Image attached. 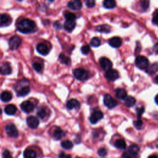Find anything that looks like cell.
Returning <instances> with one entry per match:
<instances>
[{
	"label": "cell",
	"instance_id": "22",
	"mask_svg": "<svg viewBox=\"0 0 158 158\" xmlns=\"http://www.w3.org/2000/svg\"><path fill=\"white\" fill-rule=\"evenodd\" d=\"M64 136V132L61 128L58 127L54 130V131L53 132V136L56 140H61Z\"/></svg>",
	"mask_w": 158,
	"mask_h": 158
},
{
	"label": "cell",
	"instance_id": "28",
	"mask_svg": "<svg viewBox=\"0 0 158 158\" xmlns=\"http://www.w3.org/2000/svg\"><path fill=\"white\" fill-rule=\"evenodd\" d=\"M114 146L117 148L120 149H125L127 147L126 143L123 139H119L116 140L114 143Z\"/></svg>",
	"mask_w": 158,
	"mask_h": 158
},
{
	"label": "cell",
	"instance_id": "45",
	"mask_svg": "<svg viewBox=\"0 0 158 158\" xmlns=\"http://www.w3.org/2000/svg\"><path fill=\"white\" fill-rule=\"evenodd\" d=\"M155 102H156V104L158 105V95H157L156 96V97H155Z\"/></svg>",
	"mask_w": 158,
	"mask_h": 158
},
{
	"label": "cell",
	"instance_id": "12",
	"mask_svg": "<svg viewBox=\"0 0 158 158\" xmlns=\"http://www.w3.org/2000/svg\"><path fill=\"white\" fill-rule=\"evenodd\" d=\"M102 118H103L102 113L100 111H96L90 117V122L93 124H95Z\"/></svg>",
	"mask_w": 158,
	"mask_h": 158
},
{
	"label": "cell",
	"instance_id": "13",
	"mask_svg": "<svg viewBox=\"0 0 158 158\" xmlns=\"http://www.w3.org/2000/svg\"><path fill=\"white\" fill-rule=\"evenodd\" d=\"M106 78L109 81H114L119 77V72L115 69H110L106 71L105 74Z\"/></svg>",
	"mask_w": 158,
	"mask_h": 158
},
{
	"label": "cell",
	"instance_id": "31",
	"mask_svg": "<svg viewBox=\"0 0 158 158\" xmlns=\"http://www.w3.org/2000/svg\"><path fill=\"white\" fill-rule=\"evenodd\" d=\"M103 6L107 9H113L115 7L116 3L113 0H106L103 2Z\"/></svg>",
	"mask_w": 158,
	"mask_h": 158
},
{
	"label": "cell",
	"instance_id": "5",
	"mask_svg": "<svg viewBox=\"0 0 158 158\" xmlns=\"http://www.w3.org/2000/svg\"><path fill=\"white\" fill-rule=\"evenodd\" d=\"M73 74L74 77L79 80H87L89 77L88 72L84 69H76L74 71Z\"/></svg>",
	"mask_w": 158,
	"mask_h": 158
},
{
	"label": "cell",
	"instance_id": "37",
	"mask_svg": "<svg viewBox=\"0 0 158 158\" xmlns=\"http://www.w3.org/2000/svg\"><path fill=\"white\" fill-rule=\"evenodd\" d=\"M136 112L137 114V116H138L139 119L140 118V117L142 115L143 113L145 112V107L143 106H141L139 107H137L136 109Z\"/></svg>",
	"mask_w": 158,
	"mask_h": 158
},
{
	"label": "cell",
	"instance_id": "7",
	"mask_svg": "<svg viewBox=\"0 0 158 158\" xmlns=\"http://www.w3.org/2000/svg\"><path fill=\"white\" fill-rule=\"evenodd\" d=\"M22 43V39L19 36H13L9 40V45L12 50L17 49Z\"/></svg>",
	"mask_w": 158,
	"mask_h": 158
},
{
	"label": "cell",
	"instance_id": "25",
	"mask_svg": "<svg viewBox=\"0 0 158 158\" xmlns=\"http://www.w3.org/2000/svg\"><path fill=\"white\" fill-rule=\"evenodd\" d=\"M158 71V65L156 63H154L148 66L147 69H146V73L149 75H153L156 73Z\"/></svg>",
	"mask_w": 158,
	"mask_h": 158
},
{
	"label": "cell",
	"instance_id": "4",
	"mask_svg": "<svg viewBox=\"0 0 158 158\" xmlns=\"http://www.w3.org/2000/svg\"><path fill=\"white\" fill-rule=\"evenodd\" d=\"M135 65L137 67L139 68L140 69H146L149 66V61L146 57L143 56H139L136 57L135 59Z\"/></svg>",
	"mask_w": 158,
	"mask_h": 158
},
{
	"label": "cell",
	"instance_id": "6",
	"mask_svg": "<svg viewBox=\"0 0 158 158\" xmlns=\"http://www.w3.org/2000/svg\"><path fill=\"white\" fill-rule=\"evenodd\" d=\"M4 129L6 134L10 137L16 138L19 135V132L16 127L14 124H12V123H9V124L7 125L5 127Z\"/></svg>",
	"mask_w": 158,
	"mask_h": 158
},
{
	"label": "cell",
	"instance_id": "17",
	"mask_svg": "<svg viewBox=\"0 0 158 158\" xmlns=\"http://www.w3.org/2000/svg\"><path fill=\"white\" fill-rule=\"evenodd\" d=\"M37 51L43 56H46L50 52V49L45 43H40L37 46Z\"/></svg>",
	"mask_w": 158,
	"mask_h": 158
},
{
	"label": "cell",
	"instance_id": "48",
	"mask_svg": "<svg viewBox=\"0 0 158 158\" xmlns=\"http://www.w3.org/2000/svg\"><path fill=\"white\" fill-rule=\"evenodd\" d=\"M64 158H71V156L70 154H66Z\"/></svg>",
	"mask_w": 158,
	"mask_h": 158
},
{
	"label": "cell",
	"instance_id": "27",
	"mask_svg": "<svg viewBox=\"0 0 158 158\" xmlns=\"http://www.w3.org/2000/svg\"><path fill=\"white\" fill-rule=\"evenodd\" d=\"M124 101H125V105L128 107H131L133 106L136 103V100L133 97H131V96L127 97L124 100Z\"/></svg>",
	"mask_w": 158,
	"mask_h": 158
},
{
	"label": "cell",
	"instance_id": "32",
	"mask_svg": "<svg viewBox=\"0 0 158 158\" xmlns=\"http://www.w3.org/2000/svg\"><path fill=\"white\" fill-rule=\"evenodd\" d=\"M64 16L66 19V20H69V21H75V20L76 19V16L74 13L70 12H65Z\"/></svg>",
	"mask_w": 158,
	"mask_h": 158
},
{
	"label": "cell",
	"instance_id": "21",
	"mask_svg": "<svg viewBox=\"0 0 158 158\" xmlns=\"http://www.w3.org/2000/svg\"><path fill=\"white\" fill-rule=\"evenodd\" d=\"M127 95L126 90L123 88H118L115 90V97L119 100H125Z\"/></svg>",
	"mask_w": 158,
	"mask_h": 158
},
{
	"label": "cell",
	"instance_id": "29",
	"mask_svg": "<svg viewBox=\"0 0 158 158\" xmlns=\"http://www.w3.org/2000/svg\"><path fill=\"white\" fill-rule=\"evenodd\" d=\"M37 115L39 117L40 119H45L47 118L48 113L44 107H39L37 111Z\"/></svg>",
	"mask_w": 158,
	"mask_h": 158
},
{
	"label": "cell",
	"instance_id": "15",
	"mask_svg": "<svg viewBox=\"0 0 158 158\" xmlns=\"http://www.w3.org/2000/svg\"><path fill=\"white\" fill-rule=\"evenodd\" d=\"M12 22L11 17L6 14H0V26H6L9 25Z\"/></svg>",
	"mask_w": 158,
	"mask_h": 158
},
{
	"label": "cell",
	"instance_id": "35",
	"mask_svg": "<svg viewBox=\"0 0 158 158\" xmlns=\"http://www.w3.org/2000/svg\"><path fill=\"white\" fill-rule=\"evenodd\" d=\"M101 45V41L98 38L94 37L90 41V45L93 47H98Z\"/></svg>",
	"mask_w": 158,
	"mask_h": 158
},
{
	"label": "cell",
	"instance_id": "16",
	"mask_svg": "<svg viewBox=\"0 0 158 158\" xmlns=\"http://www.w3.org/2000/svg\"><path fill=\"white\" fill-rule=\"evenodd\" d=\"M66 107L68 109L72 110V109H78L80 107V102L78 100L75 99H71L69 101H68L66 105Z\"/></svg>",
	"mask_w": 158,
	"mask_h": 158
},
{
	"label": "cell",
	"instance_id": "49",
	"mask_svg": "<svg viewBox=\"0 0 158 158\" xmlns=\"http://www.w3.org/2000/svg\"><path fill=\"white\" fill-rule=\"evenodd\" d=\"M2 114V111H1V109H0V115H1Z\"/></svg>",
	"mask_w": 158,
	"mask_h": 158
},
{
	"label": "cell",
	"instance_id": "38",
	"mask_svg": "<svg viewBox=\"0 0 158 158\" xmlns=\"http://www.w3.org/2000/svg\"><path fill=\"white\" fill-rule=\"evenodd\" d=\"M81 51L84 54H87L90 51V48L88 45H84L81 48Z\"/></svg>",
	"mask_w": 158,
	"mask_h": 158
},
{
	"label": "cell",
	"instance_id": "43",
	"mask_svg": "<svg viewBox=\"0 0 158 158\" xmlns=\"http://www.w3.org/2000/svg\"><path fill=\"white\" fill-rule=\"evenodd\" d=\"M141 7L144 10H146L149 7V1H141Z\"/></svg>",
	"mask_w": 158,
	"mask_h": 158
},
{
	"label": "cell",
	"instance_id": "42",
	"mask_svg": "<svg viewBox=\"0 0 158 158\" xmlns=\"http://www.w3.org/2000/svg\"><path fill=\"white\" fill-rule=\"evenodd\" d=\"M3 158H13L8 150H4L3 153Z\"/></svg>",
	"mask_w": 158,
	"mask_h": 158
},
{
	"label": "cell",
	"instance_id": "8",
	"mask_svg": "<svg viewBox=\"0 0 158 158\" xmlns=\"http://www.w3.org/2000/svg\"><path fill=\"white\" fill-rule=\"evenodd\" d=\"M104 103L106 107L109 109H113L118 105L117 102L110 95H106L104 97Z\"/></svg>",
	"mask_w": 158,
	"mask_h": 158
},
{
	"label": "cell",
	"instance_id": "39",
	"mask_svg": "<svg viewBox=\"0 0 158 158\" xmlns=\"http://www.w3.org/2000/svg\"><path fill=\"white\" fill-rule=\"evenodd\" d=\"M98 153L99 154V156L100 157H104L106 156L107 154V151L105 148H101L100 149H98Z\"/></svg>",
	"mask_w": 158,
	"mask_h": 158
},
{
	"label": "cell",
	"instance_id": "19",
	"mask_svg": "<svg viewBox=\"0 0 158 158\" xmlns=\"http://www.w3.org/2000/svg\"><path fill=\"white\" fill-rule=\"evenodd\" d=\"M122 40L118 37H114L109 40V44L113 48H118L122 45Z\"/></svg>",
	"mask_w": 158,
	"mask_h": 158
},
{
	"label": "cell",
	"instance_id": "34",
	"mask_svg": "<svg viewBox=\"0 0 158 158\" xmlns=\"http://www.w3.org/2000/svg\"><path fill=\"white\" fill-rule=\"evenodd\" d=\"M59 60H60L61 63L64 64L66 65H69V64L71 63L70 58L67 57V56H64V55L63 54H61L59 57Z\"/></svg>",
	"mask_w": 158,
	"mask_h": 158
},
{
	"label": "cell",
	"instance_id": "9",
	"mask_svg": "<svg viewBox=\"0 0 158 158\" xmlns=\"http://www.w3.org/2000/svg\"><path fill=\"white\" fill-rule=\"evenodd\" d=\"M100 64L102 69L106 71L111 69V68L113 67L112 62L106 57H102L100 58Z\"/></svg>",
	"mask_w": 158,
	"mask_h": 158
},
{
	"label": "cell",
	"instance_id": "47",
	"mask_svg": "<svg viewBox=\"0 0 158 158\" xmlns=\"http://www.w3.org/2000/svg\"><path fill=\"white\" fill-rule=\"evenodd\" d=\"M148 158H158V157L156 155H152V156H149Z\"/></svg>",
	"mask_w": 158,
	"mask_h": 158
},
{
	"label": "cell",
	"instance_id": "26",
	"mask_svg": "<svg viewBox=\"0 0 158 158\" xmlns=\"http://www.w3.org/2000/svg\"><path fill=\"white\" fill-rule=\"evenodd\" d=\"M24 158H37V153L32 149H27L24 152Z\"/></svg>",
	"mask_w": 158,
	"mask_h": 158
},
{
	"label": "cell",
	"instance_id": "10",
	"mask_svg": "<svg viewBox=\"0 0 158 158\" xmlns=\"http://www.w3.org/2000/svg\"><path fill=\"white\" fill-rule=\"evenodd\" d=\"M20 107L24 113H30L33 111L34 105L29 101H25L20 105Z\"/></svg>",
	"mask_w": 158,
	"mask_h": 158
},
{
	"label": "cell",
	"instance_id": "41",
	"mask_svg": "<svg viewBox=\"0 0 158 158\" xmlns=\"http://www.w3.org/2000/svg\"><path fill=\"white\" fill-rule=\"evenodd\" d=\"M85 4L88 8H92L95 6V1H93V0H87V1H85Z\"/></svg>",
	"mask_w": 158,
	"mask_h": 158
},
{
	"label": "cell",
	"instance_id": "40",
	"mask_svg": "<svg viewBox=\"0 0 158 158\" xmlns=\"http://www.w3.org/2000/svg\"><path fill=\"white\" fill-rule=\"evenodd\" d=\"M133 123H134L135 127L138 129H140L141 128V127L143 126V122L141 121V120L140 119H139L135 121Z\"/></svg>",
	"mask_w": 158,
	"mask_h": 158
},
{
	"label": "cell",
	"instance_id": "24",
	"mask_svg": "<svg viewBox=\"0 0 158 158\" xmlns=\"http://www.w3.org/2000/svg\"><path fill=\"white\" fill-rule=\"evenodd\" d=\"M75 21H69V20H66V22L64 23V27L66 31L69 32H71L75 27Z\"/></svg>",
	"mask_w": 158,
	"mask_h": 158
},
{
	"label": "cell",
	"instance_id": "20",
	"mask_svg": "<svg viewBox=\"0 0 158 158\" xmlns=\"http://www.w3.org/2000/svg\"><path fill=\"white\" fill-rule=\"evenodd\" d=\"M17 111V107L14 105H7L4 108V112L6 114L12 115H14Z\"/></svg>",
	"mask_w": 158,
	"mask_h": 158
},
{
	"label": "cell",
	"instance_id": "33",
	"mask_svg": "<svg viewBox=\"0 0 158 158\" xmlns=\"http://www.w3.org/2000/svg\"><path fill=\"white\" fill-rule=\"evenodd\" d=\"M61 146L66 149H70L73 147V143L70 140H64L62 141Z\"/></svg>",
	"mask_w": 158,
	"mask_h": 158
},
{
	"label": "cell",
	"instance_id": "14",
	"mask_svg": "<svg viewBox=\"0 0 158 158\" xmlns=\"http://www.w3.org/2000/svg\"><path fill=\"white\" fill-rule=\"evenodd\" d=\"M67 6L69 8H70L72 10L79 11L82 8V3L80 1H79V0H75V1L69 2L67 4Z\"/></svg>",
	"mask_w": 158,
	"mask_h": 158
},
{
	"label": "cell",
	"instance_id": "46",
	"mask_svg": "<svg viewBox=\"0 0 158 158\" xmlns=\"http://www.w3.org/2000/svg\"><path fill=\"white\" fill-rule=\"evenodd\" d=\"M154 82H155V83L158 84V75H157V76L155 77L154 79Z\"/></svg>",
	"mask_w": 158,
	"mask_h": 158
},
{
	"label": "cell",
	"instance_id": "18",
	"mask_svg": "<svg viewBox=\"0 0 158 158\" xmlns=\"http://www.w3.org/2000/svg\"><path fill=\"white\" fill-rule=\"evenodd\" d=\"M12 72L11 66L8 63H3L0 64V74L2 75H9Z\"/></svg>",
	"mask_w": 158,
	"mask_h": 158
},
{
	"label": "cell",
	"instance_id": "44",
	"mask_svg": "<svg viewBox=\"0 0 158 158\" xmlns=\"http://www.w3.org/2000/svg\"><path fill=\"white\" fill-rule=\"evenodd\" d=\"M153 22L156 25H158V12L154 14V15L153 16Z\"/></svg>",
	"mask_w": 158,
	"mask_h": 158
},
{
	"label": "cell",
	"instance_id": "23",
	"mask_svg": "<svg viewBox=\"0 0 158 158\" xmlns=\"http://www.w3.org/2000/svg\"><path fill=\"white\" fill-rule=\"evenodd\" d=\"M12 94L8 92V91H5L3 92L1 95H0V99L3 102H9L12 100Z\"/></svg>",
	"mask_w": 158,
	"mask_h": 158
},
{
	"label": "cell",
	"instance_id": "3",
	"mask_svg": "<svg viewBox=\"0 0 158 158\" xmlns=\"http://www.w3.org/2000/svg\"><path fill=\"white\" fill-rule=\"evenodd\" d=\"M139 151L140 149L138 146L133 145L130 146L126 152L123 153L122 158H136Z\"/></svg>",
	"mask_w": 158,
	"mask_h": 158
},
{
	"label": "cell",
	"instance_id": "11",
	"mask_svg": "<svg viewBox=\"0 0 158 158\" xmlns=\"http://www.w3.org/2000/svg\"><path fill=\"white\" fill-rule=\"evenodd\" d=\"M27 123L28 126L32 129L36 128L39 126V120L35 116H29L27 119Z\"/></svg>",
	"mask_w": 158,
	"mask_h": 158
},
{
	"label": "cell",
	"instance_id": "36",
	"mask_svg": "<svg viewBox=\"0 0 158 158\" xmlns=\"http://www.w3.org/2000/svg\"><path fill=\"white\" fill-rule=\"evenodd\" d=\"M33 67L37 72H40L43 70V66L41 63H38V62H36V63H34L33 64Z\"/></svg>",
	"mask_w": 158,
	"mask_h": 158
},
{
	"label": "cell",
	"instance_id": "2",
	"mask_svg": "<svg viewBox=\"0 0 158 158\" xmlns=\"http://www.w3.org/2000/svg\"><path fill=\"white\" fill-rule=\"evenodd\" d=\"M28 84L29 81L25 79L20 81L18 84H16L14 90H16L18 97H25L30 92V88Z\"/></svg>",
	"mask_w": 158,
	"mask_h": 158
},
{
	"label": "cell",
	"instance_id": "1",
	"mask_svg": "<svg viewBox=\"0 0 158 158\" xmlns=\"http://www.w3.org/2000/svg\"><path fill=\"white\" fill-rule=\"evenodd\" d=\"M17 30L22 33H30L35 31L36 24L33 20L25 19L20 20L17 25Z\"/></svg>",
	"mask_w": 158,
	"mask_h": 158
},
{
	"label": "cell",
	"instance_id": "30",
	"mask_svg": "<svg viewBox=\"0 0 158 158\" xmlns=\"http://www.w3.org/2000/svg\"><path fill=\"white\" fill-rule=\"evenodd\" d=\"M97 30L100 32L102 33H109L110 32V29H111V27H110L108 25H101L100 26H98L97 27Z\"/></svg>",
	"mask_w": 158,
	"mask_h": 158
}]
</instances>
